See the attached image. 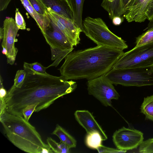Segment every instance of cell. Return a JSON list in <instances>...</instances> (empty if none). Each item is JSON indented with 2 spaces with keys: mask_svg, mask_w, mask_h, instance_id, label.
Returning a JSON list of instances; mask_svg holds the SVG:
<instances>
[{
  "mask_svg": "<svg viewBox=\"0 0 153 153\" xmlns=\"http://www.w3.org/2000/svg\"><path fill=\"white\" fill-rule=\"evenodd\" d=\"M77 86L75 82L61 76L26 73L20 87H11L8 91L5 99L6 110L23 117L22 111L27 106L37 103L34 112H39L49 107L58 98L73 92Z\"/></svg>",
  "mask_w": 153,
  "mask_h": 153,
  "instance_id": "1",
  "label": "cell"
},
{
  "mask_svg": "<svg viewBox=\"0 0 153 153\" xmlns=\"http://www.w3.org/2000/svg\"><path fill=\"white\" fill-rule=\"evenodd\" d=\"M123 50L97 45L72 51L58 69L67 80H91L105 75L124 53Z\"/></svg>",
  "mask_w": 153,
  "mask_h": 153,
  "instance_id": "2",
  "label": "cell"
},
{
  "mask_svg": "<svg viewBox=\"0 0 153 153\" xmlns=\"http://www.w3.org/2000/svg\"><path fill=\"white\" fill-rule=\"evenodd\" d=\"M0 121L9 140L25 152L41 153L43 149L50 147L42 141L35 128L23 117L11 114L5 110L0 114Z\"/></svg>",
  "mask_w": 153,
  "mask_h": 153,
  "instance_id": "3",
  "label": "cell"
},
{
  "mask_svg": "<svg viewBox=\"0 0 153 153\" xmlns=\"http://www.w3.org/2000/svg\"><path fill=\"white\" fill-rule=\"evenodd\" d=\"M82 31L97 45L123 51L128 48L126 42L111 31L100 18L86 17L83 21Z\"/></svg>",
  "mask_w": 153,
  "mask_h": 153,
  "instance_id": "4",
  "label": "cell"
},
{
  "mask_svg": "<svg viewBox=\"0 0 153 153\" xmlns=\"http://www.w3.org/2000/svg\"><path fill=\"white\" fill-rule=\"evenodd\" d=\"M113 84L126 86L153 85V66L121 69L112 68L105 75Z\"/></svg>",
  "mask_w": 153,
  "mask_h": 153,
  "instance_id": "5",
  "label": "cell"
},
{
  "mask_svg": "<svg viewBox=\"0 0 153 153\" xmlns=\"http://www.w3.org/2000/svg\"><path fill=\"white\" fill-rule=\"evenodd\" d=\"M48 17L50 20V25L45 33L43 35L50 47L51 60L53 62L48 68L51 67H56L74 49L64 33Z\"/></svg>",
  "mask_w": 153,
  "mask_h": 153,
  "instance_id": "6",
  "label": "cell"
},
{
  "mask_svg": "<svg viewBox=\"0 0 153 153\" xmlns=\"http://www.w3.org/2000/svg\"><path fill=\"white\" fill-rule=\"evenodd\" d=\"M153 66V43L135 46L121 55L112 68L121 69Z\"/></svg>",
  "mask_w": 153,
  "mask_h": 153,
  "instance_id": "7",
  "label": "cell"
},
{
  "mask_svg": "<svg viewBox=\"0 0 153 153\" xmlns=\"http://www.w3.org/2000/svg\"><path fill=\"white\" fill-rule=\"evenodd\" d=\"M87 85L89 94L93 96L105 106H112V100L118 99L120 95L105 75L88 80Z\"/></svg>",
  "mask_w": 153,
  "mask_h": 153,
  "instance_id": "8",
  "label": "cell"
},
{
  "mask_svg": "<svg viewBox=\"0 0 153 153\" xmlns=\"http://www.w3.org/2000/svg\"><path fill=\"white\" fill-rule=\"evenodd\" d=\"M117 149L127 151L137 149L143 142V134L133 128L123 127L116 131L112 136Z\"/></svg>",
  "mask_w": 153,
  "mask_h": 153,
  "instance_id": "9",
  "label": "cell"
},
{
  "mask_svg": "<svg viewBox=\"0 0 153 153\" xmlns=\"http://www.w3.org/2000/svg\"><path fill=\"white\" fill-rule=\"evenodd\" d=\"M4 36L1 43L2 48H6L7 54V62L10 65L14 64L18 49L15 47L16 37L19 29L15 20L12 17H7L3 22Z\"/></svg>",
  "mask_w": 153,
  "mask_h": 153,
  "instance_id": "10",
  "label": "cell"
},
{
  "mask_svg": "<svg viewBox=\"0 0 153 153\" xmlns=\"http://www.w3.org/2000/svg\"><path fill=\"white\" fill-rule=\"evenodd\" d=\"M46 8L48 16L64 33L72 45H78L82 30L73 21L58 14L49 8Z\"/></svg>",
  "mask_w": 153,
  "mask_h": 153,
  "instance_id": "11",
  "label": "cell"
},
{
  "mask_svg": "<svg viewBox=\"0 0 153 153\" xmlns=\"http://www.w3.org/2000/svg\"><path fill=\"white\" fill-rule=\"evenodd\" d=\"M150 0H131L124 14V17L127 22H144L147 19L146 13Z\"/></svg>",
  "mask_w": 153,
  "mask_h": 153,
  "instance_id": "12",
  "label": "cell"
},
{
  "mask_svg": "<svg viewBox=\"0 0 153 153\" xmlns=\"http://www.w3.org/2000/svg\"><path fill=\"white\" fill-rule=\"evenodd\" d=\"M74 115L76 120L85 129L88 134L98 132L101 135L103 140L107 139V137L101 126L89 111L77 110L75 111Z\"/></svg>",
  "mask_w": 153,
  "mask_h": 153,
  "instance_id": "13",
  "label": "cell"
},
{
  "mask_svg": "<svg viewBox=\"0 0 153 153\" xmlns=\"http://www.w3.org/2000/svg\"><path fill=\"white\" fill-rule=\"evenodd\" d=\"M39 0L46 8H49L58 14L73 21V12L68 0Z\"/></svg>",
  "mask_w": 153,
  "mask_h": 153,
  "instance_id": "14",
  "label": "cell"
},
{
  "mask_svg": "<svg viewBox=\"0 0 153 153\" xmlns=\"http://www.w3.org/2000/svg\"><path fill=\"white\" fill-rule=\"evenodd\" d=\"M20 0L26 10L36 22L42 34H45L50 23V20L47 14L43 15L38 13L32 7L28 0Z\"/></svg>",
  "mask_w": 153,
  "mask_h": 153,
  "instance_id": "15",
  "label": "cell"
},
{
  "mask_svg": "<svg viewBox=\"0 0 153 153\" xmlns=\"http://www.w3.org/2000/svg\"><path fill=\"white\" fill-rule=\"evenodd\" d=\"M85 1V0H68L73 12V21L82 30L83 29L82 14L83 4Z\"/></svg>",
  "mask_w": 153,
  "mask_h": 153,
  "instance_id": "16",
  "label": "cell"
},
{
  "mask_svg": "<svg viewBox=\"0 0 153 153\" xmlns=\"http://www.w3.org/2000/svg\"><path fill=\"white\" fill-rule=\"evenodd\" d=\"M52 134L57 136L60 140L67 145L70 149L76 147V141L61 126L57 124Z\"/></svg>",
  "mask_w": 153,
  "mask_h": 153,
  "instance_id": "17",
  "label": "cell"
},
{
  "mask_svg": "<svg viewBox=\"0 0 153 153\" xmlns=\"http://www.w3.org/2000/svg\"><path fill=\"white\" fill-rule=\"evenodd\" d=\"M140 109L146 119L153 121V95L144 98Z\"/></svg>",
  "mask_w": 153,
  "mask_h": 153,
  "instance_id": "18",
  "label": "cell"
},
{
  "mask_svg": "<svg viewBox=\"0 0 153 153\" xmlns=\"http://www.w3.org/2000/svg\"><path fill=\"white\" fill-rule=\"evenodd\" d=\"M102 140L100 134L98 132L88 134L85 140L86 146L89 148L97 149L102 145Z\"/></svg>",
  "mask_w": 153,
  "mask_h": 153,
  "instance_id": "19",
  "label": "cell"
},
{
  "mask_svg": "<svg viewBox=\"0 0 153 153\" xmlns=\"http://www.w3.org/2000/svg\"><path fill=\"white\" fill-rule=\"evenodd\" d=\"M48 144L54 153H69L70 148L64 143L60 141L57 143L51 137H48L47 139Z\"/></svg>",
  "mask_w": 153,
  "mask_h": 153,
  "instance_id": "20",
  "label": "cell"
},
{
  "mask_svg": "<svg viewBox=\"0 0 153 153\" xmlns=\"http://www.w3.org/2000/svg\"><path fill=\"white\" fill-rule=\"evenodd\" d=\"M24 69L27 74H34L35 73L47 74L46 70L48 68L43 66L41 64L36 62L32 63L24 62Z\"/></svg>",
  "mask_w": 153,
  "mask_h": 153,
  "instance_id": "21",
  "label": "cell"
},
{
  "mask_svg": "<svg viewBox=\"0 0 153 153\" xmlns=\"http://www.w3.org/2000/svg\"><path fill=\"white\" fill-rule=\"evenodd\" d=\"M151 43H153V29L147 30L145 32L136 37L135 46Z\"/></svg>",
  "mask_w": 153,
  "mask_h": 153,
  "instance_id": "22",
  "label": "cell"
},
{
  "mask_svg": "<svg viewBox=\"0 0 153 153\" xmlns=\"http://www.w3.org/2000/svg\"><path fill=\"white\" fill-rule=\"evenodd\" d=\"M26 75V72L24 69L18 70L14 79V84L12 87H20L24 82Z\"/></svg>",
  "mask_w": 153,
  "mask_h": 153,
  "instance_id": "23",
  "label": "cell"
},
{
  "mask_svg": "<svg viewBox=\"0 0 153 153\" xmlns=\"http://www.w3.org/2000/svg\"><path fill=\"white\" fill-rule=\"evenodd\" d=\"M32 7L39 14L46 15V8L39 0H28Z\"/></svg>",
  "mask_w": 153,
  "mask_h": 153,
  "instance_id": "24",
  "label": "cell"
},
{
  "mask_svg": "<svg viewBox=\"0 0 153 153\" xmlns=\"http://www.w3.org/2000/svg\"><path fill=\"white\" fill-rule=\"evenodd\" d=\"M15 19L16 25L19 29L25 30L26 29V25L24 19L17 8L16 10Z\"/></svg>",
  "mask_w": 153,
  "mask_h": 153,
  "instance_id": "25",
  "label": "cell"
},
{
  "mask_svg": "<svg viewBox=\"0 0 153 153\" xmlns=\"http://www.w3.org/2000/svg\"><path fill=\"white\" fill-rule=\"evenodd\" d=\"M38 104L35 103L27 106L22 111V115L25 119L29 122L30 116L33 112L35 111Z\"/></svg>",
  "mask_w": 153,
  "mask_h": 153,
  "instance_id": "26",
  "label": "cell"
},
{
  "mask_svg": "<svg viewBox=\"0 0 153 153\" xmlns=\"http://www.w3.org/2000/svg\"><path fill=\"white\" fill-rule=\"evenodd\" d=\"M3 80L0 75V106L4 107L6 105L5 98L7 95L8 92L4 88L3 84Z\"/></svg>",
  "mask_w": 153,
  "mask_h": 153,
  "instance_id": "27",
  "label": "cell"
},
{
  "mask_svg": "<svg viewBox=\"0 0 153 153\" xmlns=\"http://www.w3.org/2000/svg\"><path fill=\"white\" fill-rule=\"evenodd\" d=\"M99 153H125L127 151L108 147L102 145L99 147L97 149Z\"/></svg>",
  "mask_w": 153,
  "mask_h": 153,
  "instance_id": "28",
  "label": "cell"
},
{
  "mask_svg": "<svg viewBox=\"0 0 153 153\" xmlns=\"http://www.w3.org/2000/svg\"><path fill=\"white\" fill-rule=\"evenodd\" d=\"M146 15L147 19L150 21H153V0H151L149 3Z\"/></svg>",
  "mask_w": 153,
  "mask_h": 153,
  "instance_id": "29",
  "label": "cell"
},
{
  "mask_svg": "<svg viewBox=\"0 0 153 153\" xmlns=\"http://www.w3.org/2000/svg\"><path fill=\"white\" fill-rule=\"evenodd\" d=\"M123 18L121 17L115 16L112 19L113 24L115 25H120L123 21Z\"/></svg>",
  "mask_w": 153,
  "mask_h": 153,
  "instance_id": "30",
  "label": "cell"
},
{
  "mask_svg": "<svg viewBox=\"0 0 153 153\" xmlns=\"http://www.w3.org/2000/svg\"><path fill=\"white\" fill-rule=\"evenodd\" d=\"M131 0H122V4L123 9L124 12V13L126 12V9L128 4Z\"/></svg>",
  "mask_w": 153,
  "mask_h": 153,
  "instance_id": "31",
  "label": "cell"
},
{
  "mask_svg": "<svg viewBox=\"0 0 153 153\" xmlns=\"http://www.w3.org/2000/svg\"><path fill=\"white\" fill-rule=\"evenodd\" d=\"M153 29V21H150L148 24L147 30Z\"/></svg>",
  "mask_w": 153,
  "mask_h": 153,
  "instance_id": "32",
  "label": "cell"
},
{
  "mask_svg": "<svg viewBox=\"0 0 153 153\" xmlns=\"http://www.w3.org/2000/svg\"><path fill=\"white\" fill-rule=\"evenodd\" d=\"M4 36V29L3 27L0 28V39L1 40L3 39Z\"/></svg>",
  "mask_w": 153,
  "mask_h": 153,
  "instance_id": "33",
  "label": "cell"
},
{
  "mask_svg": "<svg viewBox=\"0 0 153 153\" xmlns=\"http://www.w3.org/2000/svg\"><path fill=\"white\" fill-rule=\"evenodd\" d=\"M2 48L3 49L2 51V53L6 56L7 54V52L6 48L4 47H2Z\"/></svg>",
  "mask_w": 153,
  "mask_h": 153,
  "instance_id": "34",
  "label": "cell"
}]
</instances>
